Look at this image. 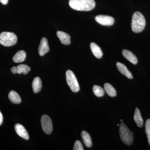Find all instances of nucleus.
Here are the masks:
<instances>
[{
	"label": "nucleus",
	"instance_id": "obj_7",
	"mask_svg": "<svg viewBox=\"0 0 150 150\" xmlns=\"http://www.w3.org/2000/svg\"><path fill=\"white\" fill-rule=\"evenodd\" d=\"M95 20L99 24L105 26H111L114 23V18L112 17L102 15L96 17Z\"/></svg>",
	"mask_w": 150,
	"mask_h": 150
},
{
	"label": "nucleus",
	"instance_id": "obj_21",
	"mask_svg": "<svg viewBox=\"0 0 150 150\" xmlns=\"http://www.w3.org/2000/svg\"><path fill=\"white\" fill-rule=\"evenodd\" d=\"M93 93L98 97H100L104 96L105 93L103 89L101 87L97 85H94L93 88Z\"/></svg>",
	"mask_w": 150,
	"mask_h": 150
},
{
	"label": "nucleus",
	"instance_id": "obj_6",
	"mask_svg": "<svg viewBox=\"0 0 150 150\" xmlns=\"http://www.w3.org/2000/svg\"><path fill=\"white\" fill-rule=\"evenodd\" d=\"M41 124L43 131L47 134H51L53 130V124L51 118L47 115H44L41 118Z\"/></svg>",
	"mask_w": 150,
	"mask_h": 150
},
{
	"label": "nucleus",
	"instance_id": "obj_10",
	"mask_svg": "<svg viewBox=\"0 0 150 150\" xmlns=\"http://www.w3.org/2000/svg\"><path fill=\"white\" fill-rule=\"evenodd\" d=\"M15 130L17 134L20 137L25 140L29 139V135L24 126L19 123L16 124L15 126Z\"/></svg>",
	"mask_w": 150,
	"mask_h": 150
},
{
	"label": "nucleus",
	"instance_id": "obj_5",
	"mask_svg": "<svg viewBox=\"0 0 150 150\" xmlns=\"http://www.w3.org/2000/svg\"><path fill=\"white\" fill-rule=\"evenodd\" d=\"M66 80L67 84L74 92H78L79 91L80 87L76 76L72 71L67 70L66 72Z\"/></svg>",
	"mask_w": 150,
	"mask_h": 150
},
{
	"label": "nucleus",
	"instance_id": "obj_15",
	"mask_svg": "<svg viewBox=\"0 0 150 150\" xmlns=\"http://www.w3.org/2000/svg\"><path fill=\"white\" fill-rule=\"evenodd\" d=\"M26 57V54L25 51L21 50L17 52L13 57V60L15 63H21L24 62Z\"/></svg>",
	"mask_w": 150,
	"mask_h": 150
},
{
	"label": "nucleus",
	"instance_id": "obj_18",
	"mask_svg": "<svg viewBox=\"0 0 150 150\" xmlns=\"http://www.w3.org/2000/svg\"><path fill=\"white\" fill-rule=\"evenodd\" d=\"M8 98L11 102L14 104H19L21 99L18 93L13 91H11L8 94Z\"/></svg>",
	"mask_w": 150,
	"mask_h": 150
},
{
	"label": "nucleus",
	"instance_id": "obj_22",
	"mask_svg": "<svg viewBox=\"0 0 150 150\" xmlns=\"http://www.w3.org/2000/svg\"><path fill=\"white\" fill-rule=\"evenodd\" d=\"M73 149L74 150H83V147L81 142L79 140L76 141L75 142Z\"/></svg>",
	"mask_w": 150,
	"mask_h": 150
},
{
	"label": "nucleus",
	"instance_id": "obj_27",
	"mask_svg": "<svg viewBox=\"0 0 150 150\" xmlns=\"http://www.w3.org/2000/svg\"><path fill=\"white\" fill-rule=\"evenodd\" d=\"M121 121H123V120H122V119H121Z\"/></svg>",
	"mask_w": 150,
	"mask_h": 150
},
{
	"label": "nucleus",
	"instance_id": "obj_2",
	"mask_svg": "<svg viewBox=\"0 0 150 150\" xmlns=\"http://www.w3.org/2000/svg\"><path fill=\"white\" fill-rule=\"evenodd\" d=\"M144 17L139 12L134 13L132 16L131 28L133 32L139 33L142 32L146 26Z\"/></svg>",
	"mask_w": 150,
	"mask_h": 150
},
{
	"label": "nucleus",
	"instance_id": "obj_12",
	"mask_svg": "<svg viewBox=\"0 0 150 150\" xmlns=\"http://www.w3.org/2000/svg\"><path fill=\"white\" fill-rule=\"evenodd\" d=\"M116 67L118 68V71L122 74L126 76V77L129 79H133V76L131 72L129 71L127 69V67L125 65L120 63V62H117L116 63Z\"/></svg>",
	"mask_w": 150,
	"mask_h": 150
},
{
	"label": "nucleus",
	"instance_id": "obj_13",
	"mask_svg": "<svg viewBox=\"0 0 150 150\" xmlns=\"http://www.w3.org/2000/svg\"><path fill=\"white\" fill-rule=\"evenodd\" d=\"M122 54L125 59H127L132 64L136 65L138 63L137 57L131 51L125 49L122 51Z\"/></svg>",
	"mask_w": 150,
	"mask_h": 150
},
{
	"label": "nucleus",
	"instance_id": "obj_25",
	"mask_svg": "<svg viewBox=\"0 0 150 150\" xmlns=\"http://www.w3.org/2000/svg\"><path fill=\"white\" fill-rule=\"evenodd\" d=\"M0 2L3 5H6L8 3V0H0Z\"/></svg>",
	"mask_w": 150,
	"mask_h": 150
},
{
	"label": "nucleus",
	"instance_id": "obj_14",
	"mask_svg": "<svg viewBox=\"0 0 150 150\" xmlns=\"http://www.w3.org/2000/svg\"><path fill=\"white\" fill-rule=\"evenodd\" d=\"M91 49L94 56L98 59H100L103 56L102 50L97 44L95 43H91L90 45Z\"/></svg>",
	"mask_w": 150,
	"mask_h": 150
},
{
	"label": "nucleus",
	"instance_id": "obj_23",
	"mask_svg": "<svg viewBox=\"0 0 150 150\" xmlns=\"http://www.w3.org/2000/svg\"><path fill=\"white\" fill-rule=\"evenodd\" d=\"M145 131L146 134H150V119H148L145 124Z\"/></svg>",
	"mask_w": 150,
	"mask_h": 150
},
{
	"label": "nucleus",
	"instance_id": "obj_4",
	"mask_svg": "<svg viewBox=\"0 0 150 150\" xmlns=\"http://www.w3.org/2000/svg\"><path fill=\"white\" fill-rule=\"evenodd\" d=\"M17 36L12 32H3L0 34V44L5 46H11L16 44Z\"/></svg>",
	"mask_w": 150,
	"mask_h": 150
},
{
	"label": "nucleus",
	"instance_id": "obj_24",
	"mask_svg": "<svg viewBox=\"0 0 150 150\" xmlns=\"http://www.w3.org/2000/svg\"><path fill=\"white\" fill-rule=\"evenodd\" d=\"M3 121V116L2 114L0 111V126L2 124Z\"/></svg>",
	"mask_w": 150,
	"mask_h": 150
},
{
	"label": "nucleus",
	"instance_id": "obj_26",
	"mask_svg": "<svg viewBox=\"0 0 150 150\" xmlns=\"http://www.w3.org/2000/svg\"><path fill=\"white\" fill-rule=\"evenodd\" d=\"M147 137L149 144L150 146V134H147Z\"/></svg>",
	"mask_w": 150,
	"mask_h": 150
},
{
	"label": "nucleus",
	"instance_id": "obj_11",
	"mask_svg": "<svg viewBox=\"0 0 150 150\" xmlns=\"http://www.w3.org/2000/svg\"><path fill=\"white\" fill-rule=\"evenodd\" d=\"M56 35L62 44L69 45L71 43V36L68 33L59 30L56 33Z\"/></svg>",
	"mask_w": 150,
	"mask_h": 150
},
{
	"label": "nucleus",
	"instance_id": "obj_16",
	"mask_svg": "<svg viewBox=\"0 0 150 150\" xmlns=\"http://www.w3.org/2000/svg\"><path fill=\"white\" fill-rule=\"evenodd\" d=\"M42 81L40 78L36 77L34 78L32 82L33 90L35 93L39 92L42 88Z\"/></svg>",
	"mask_w": 150,
	"mask_h": 150
},
{
	"label": "nucleus",
	"instance_id": "obj_1",
	"mask_svg": "<svg viewBox=\"0 0 150 150\" xmlns=\"http://www.w3.org/2000/svg\"><path fill=\"white\" fill-rule=\"evenodd\" d=\"M69 5L75 10L88 11L94 8L96 3L94 0H69Z\"/></svg>",
	"mask_w": 150,
	"mask_h": 150
},
{
	"label": "nucleus",
	"instance_id": "obj_20",
	"mask_svg": "<svg viewBox=\"0 0 150 150\" xmlns=\"http://www.w3.org/2000/svg\"><path fill=\"white\" fill-rule=\"evenodd\" d=\"M105 91L110 97H115L116 96V91L114 88L110 83H105L104 85Z\"/></svg>",
	"mask_w": 150,
	"mask_h": 150
},
{
	"label": "nucleus",
	"instance_id": "obj_19",
	"mask_svg": "<svg viewBox=\"0 0 150 150\" xmlns=\"http://www.w3.org/2000/svg\"><path fill=\"white\" fill-rule=\"evenodd\" d=\"M134 119L137 126H139L140 128L143 126V124H144V121H143V118H142L140 110L137 108L135 109Z\"/></svg>",
	"mask_w": 150,
	"mask_h": 150
},
{
	"label": "nucleus",
	"instance_id": "obj_17",
	"mask_svg": "<svg viewBox=\"0 0 150 150\" xmlns=\"http://www.w3.org/2000/svg\"><path fill=\"white\" fill-rule=\"evenodd\" d=\"M82 139L84 144L87 147L90 148L92 145L91 137L90 134L86 131H83L81 133Z\"/></svg>",
	"mask_w": 150,
	"mask_h": 150
},
{
	"label": "nucleus",
	"instance_id": "obj_3",
	"mask_svg": "<svg viewBox=\"0 0 150 150\" xmlns=\"http://www.w3.org/2000/svg\"><path fill=\"white\" fill-rule=\"evenodd\" d=\"M119 133L121 140L125 144L131 145L132 144L134 140L133 132L130 131L125 123L120 124Z\"/></svg>",
	"mask_w": 150,
	"mask_h": 150
},
{
	"label": "nucleus",
	"instance_id": "obj_8",
	"mask_svg": "<svg viewBox=\"0 0 150 150\" xmlns=\"http://www.w3.org/2000/svg\"><path fill=\"white\" fill-rule=\"evenodd\" d=\"M50 50L47 38L43 37L40 40L38 47V53L40 56H43L48 53Z\"/></svg>",
	"mask_w": 150,
	"mask_h": 150
},
{
	"label": "nucleus",
	"instance_id": "obj_9",
	"mask_svg": "<svg viewBox=\"0 0 150 150\" xmlns=\"http://www.w3.org/2000/svg\"><path fill=\"white\" fill-rule=\"evenodd\" d=\"M30 71V67L25 64L19 65L17 67H13L11 69V71L13 74H27Z\"/></svg>",
	"mask_w": 150,
	"mask_h": 150
}]
</instances>
